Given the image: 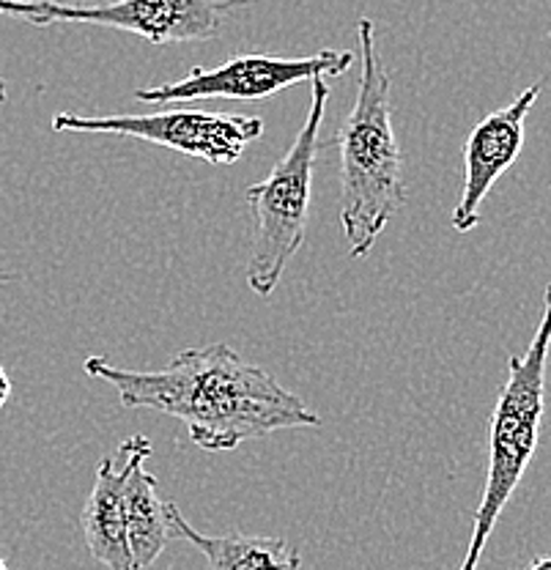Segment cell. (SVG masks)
<instances>
[{
  "label": "cell",
  "mask_w": 551,
  "mask_h": 570,
  "mask_svg": "<svg viewBox=\"0 0 551 570\" xmlns=\"http://www.w3.org/2000/svg\"><path fill=\"white\" fill-rule=\"evenodd\" d=\"M14 281H20V275H14V272H0V285L14 283Z\"/></svg>",
  "instance_id": "obj_14"
},
{
  "label": "cell",
  "mask_w": 551,
  "mask_h": 570,
  "mask_svg": "<svg viewBox=\"0 0 551 570\" xmlns=\"http://www.w3.org/2000/svg\"><path fill=\"white\" fill-rule=\"evenodd\" d=\"M551 352V283L543 291V316L524 354L508 356V379L496 397L489 431V474L472 521L470 549L461 568L475 570L502 510L519 489L538 450L547 409V362Z\"/></svg>",
  "instance_id": "obj_3"
},
{
  "label": "cell",
  "mask_w": 551,
  "mask_h": 570,
  "mask_svg": "<svg viewBox=\"0 0 551 570\" xmlns=\"http://www.w3.org/2000/svg\"><path fill=\"white\" fill-rule=\"evenodd\" d=\"M151 442L140 433L118 444V461L124 463V519L132 551V570H146L163 557L170 540L168 502L157 494V478L146 472Z\"/></svg>",
  "instance_id": "obj_9"
},
{
  "label": "cell",
  "mask_w": 551,
  "mask_h": 570,
  "mask_svg": "<svg viewBox=\"0 0 551 570\" xmlns=\"http://www.w3.org/2000/svg\"><path fill=\"white\" fill-rule=\"evenodd\" d=\"M354 63V52L322 50L305 58L277 56H234L220 67H195L187 77L163 86L140 88L132 97L146 105H181L204 99H236L258 102L286 91L296 82H311L313 77H341Z\"/></svg>",
  "instance_id": "obj_7"
},
{
  "label": "cell",
  "mask_w": 551,
  "mask_h": 570,
  "mask_svg": "<svg viewBox=\"0 0 551 570\" xmlns=\"http://www.w3.org/2000/svg\"><path fill=\"white\" fill-rule=\"evenodd\" d=\"M11 379H9V373H6V367L0 365V409L6 406V403H9V397H11Z\"/></svg>",
  "instance_id": "obj_12"
},
{
  "label": "cell",
  "mask_w": 551,
  "mask_h": 570,
  "mask_svg": "<svg viewBox=\"0 0 551 570\" xmlns=\"http://www.w3.org/2000/svg\"><path fill=\"white\" fill-rule=\"evenodd\" d=\"M6 99H9V91H6V82L0 80V105H3Z\"/></svg>",
  "instance_id": "obj_15"
},
{
  "label": "cell",
  "mask_w": 551,
  "mask_h": 570,
  "mask_svg": "<svg viewBox=\"0 0 551 570\" xmlns=\"http://www.w3.org/2000/svg\"><path fill=\"white\" fill-rule=\"evenodd\" d=\"M82 371L110 384L121 406L181 420L189 442L206 453H228L288 428L322 425V417L296 392L228 343L184 348L163 371H127L105 356H88Z\"/></svg>",
  "instance_id": "obj_1"
},
{
  "label": "cell",
  "mask_w": 551,
  "mask_h": 570,
  "mask_svg": "<svg viewBox=\"0 0 551 570\" xmlns=\"http://www.w3.org/2000/svg\"><path fill=\"white\" fill-rule=\"evenodd\" d=\"M360 69L357 97L335 135L341 151V228L348 255L365 258L390 219L406 200L404 154L393 127L390 75L376 50L373 22H357Z\"/></svg>",
  "instance_id": "obj_2"
},
{
  "label": "cell",
  "mask_w": 551,
  "mask_h": 570,
  "mask_svg": "<svg viewBox=\"0 0 551 570\" xmlns=\"http://www.w3.org/2000/svg\"><path fill=\"white\" fill-rule=\"evenodd\" d=\"M168 530L170 538L193 543L204 554L206 566L215 570L239 568H299L302 560L283 538H264V534H204L195 530L181 515L179 504L168 502Z\"/></svg>",
  "instance_id": "obj_11"
},
{
  "label": "cell",
  "mask_w": 551,
  "mask_h": 570,
  "mask_svg": "<svg viewBox=\"0 0 551 570\" xmlns=\"http://www.w3.org/2000/svg\"><path fill=\"white\" fill-rule=\"evenodd\" d=\"M124 463L105 455L97 463V478L80 513L82 538L99 566L112 570H132V551L124 519Z\"/></svg>",
  "instance_id": "obj_10"
},
{
  "label": "cell",
  "mask_w": 551,
  "mask_h": 570,
  "mask_svg": "<svg viewBox=\"0 0 551 570\" xmlns=\"http://www.w3.org/2000/svg\"><path fill=\"white\" fill-rule=\"evenodd\" d=\"M530 568L532 570H543V568L551 570V557H538V560L530 562Z\"/></svg>",
  "instance_id": "obj_13"
},
{
  "label": "cell",
  "mask_w": 551,
  "mask_h": 570,
  "mask_svg": "<svg viewBox=\"0 0 551 570\" xmlns=\"http://www.w3.org/2000/svg\"><path fill=\"white\" fill-rule=\"evenodd\" d=\"M256 0H110L99 6H75L61 0H0V14L17 17L37 28L56 22L116 28L151 45H187L215 39L234 11Z\"/></svg>",
  "instance_id": "obj_5"
},
{
  "label": "cell",
  "mask_w": 551,
  "mask_h": 570,
  "mask_svg": "<svg viewBox=\"0 0 551 570\" xmlns=\"http://www.w3.org/2000/svg\"><path fill=\"white\" fill-rule=\"evenodd\" d=\"M56 132H94L138 138L154 146L174 148L184 157L211 165L239 163L245 148L264 135L258 116H234L211 110H159L146 116H80L58 112L52 118Z\"/></svg>",
  "instance_id": "obj_6"
},
{
  "label": "cell",
  "mask_w": 551,
  "mask_h": 570,
  "mask_svg": "<svg viewBox=\"0 0 551 570\" xmlns=\"http://www.w3.org/2000/svg\"><path fill=\"white\" fill-rule=\"evenodd\" d=\"M329 102L327 77L311 80V110L288 151L264 181L245 189V200L256 219L253 253L247 261V285L253 294L269 296L283 281L292 258L305 245L311 217L313 170L322 148L324 110Z\"/></svg>",
  "instance_id": "obj_4"
},
{
  "label": "cell",
  "mask_w": 551,
  "mask_h": 570,
  "mask_svg": "<svg viewBox=\"0 0 551 570\" xmlns=\"http://www.w3.org/2000/svg\"><path fill=\"white\" fill-rule=\"evenodd\" d=\"M0 570H6V560H3V557H0Z\"/></svg>",
  "instance_id": "obj_16"
},
{
  "label": "cell",
  "mask_w": 551,
  "mask_h": 570,
  "mask_svg": "<svg viewBox=\"0 0 551 570\" xmlns=\"http://www.w3.org/2000/svg\"><path fill=\"white\" fill-rule=\"evenodd\" d=\"M538 97H541V82H532L511 105L489 112L483 121L472 127L464 142V187L450 214V223L459 234H470L478 228L480 206L489 198L491 187L519 159L524 148L527 116L535 107Z\"/></svg>",
  "instance_id": "obj_8"
}]
</instances>
